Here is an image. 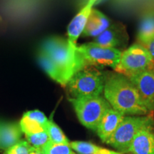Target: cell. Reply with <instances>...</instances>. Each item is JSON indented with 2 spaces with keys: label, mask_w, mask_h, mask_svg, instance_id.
I'll return each instance as SVG.
<instances>
[{
  "label": "cell",
  "mask_w": 154,
  "mask_h": 154,
  "mask_svg": "<svg viewBox=\"0 0 154 154\" xmlns=\"http://www.w3.org/2000/svg\"><path fill=\"white\" fill-rule=\"evenodd\" d=\"M103 95L112 109L124 116H145L149 113L142 103L136 86L124 74L109 72Z\"/></svg>",
  "instance_id": "6da1fadb"
},
{
  "label": "cell",
  "mask_w": 154,
  "mask_h": 154,
  "mask_svg": "<svg viewBox=\"0 0 154 154\" xmlns=\"http://www.w3.org/2000/svg\"><path fill=\"white\" fill-rule=\"evenodd\" d=\"M40 51L45 54L59 69L66 86L75 73L84 67L76 49H73L68 41L61 37L52 36L45 39L42 44Z\"/></svg>",
  "instance_id": "7a4b0ae2"
},
{
  "label": "cell",
  "mask_w": 154,
  "mask_h": 154,
  "mask_svg": "<svg viewBox=\"0 0 154 154\" xmlns=\"http://www.w3.org/2000/svg\"><path fill=\"white\" fill-rule=\"evenodd\" d=\"M109 72L87 66L75 73L67 84L69 93L74 99L101 96L103 93Z\"/></svg>",
  "instance_id": "3957f363"
},
{
  "label": "cell",
  "mask_w": 154,
  "mask_h": 154,
  "mask_svg": "<svg viewBox=\"0 0 154 154\" xmlns=\"http://www.w3.org/2000/svg\"><path fill=\"white\" fill-rule=\"evenodd\" d=\"M153 124L154 118L152 114L126 116L106 143L115 148L121 153H128V148L136 135L142 128Z\"/></svg>",
  "instance_id": "277c9868"
},
{
  "label": "cell",
  "mask_w": 154,
  "mask_h": 154,
  "mask_svg": "<svg viewBox=\"0 0 154 154\" xmlns=\"http://www.w3.org/2000/svg\"><path fill=\"white\" fill-rule=\"evenodd\" d=\"M79 121L88 129L96 131L106 111L111 107L101 96L90 97L69 98Z\"/></svg>",
  "instance_id": "5b68a950"
},
{
  "label": "cell",
  "mask_w": 154,
  "mask_h": 154,
  "mask_svg": "<svg viewBox=\"0 0 154 154\" xmlns=\"http://www.w3.org/2000/svg\"><path fill=\"white\" fill-rule=\"evenodd\" d=\"M152 68H154V62L148 50L136 43L122 51L114 71L129 76Z\"/></svg>",
  "instance_id": "8992f818"
},
{
  "label": "cell",
  "mask_w": 154,
  "mask_h": 154,
  "mask_svg": "<svg viewBox=\"0 0 154 154\" xmlns=\"http://www.w3.org/2000/svg\"><path fill=\"white\" fill-rule=\"evenodd\" d=\"M84 66H92L101 68L109 66L115 69L119 63L122 51L110 47H105L95 43L84 44L77 47Z\"/></svg>",
  "instance_id": "52a82bcc"
},
{
  "label": "cell",
  "mask_w": 154,
  "mask_h": 154,
  "mask_svg": "<svg viewBox=\"0 0 154 154\" xmlns=\"http://www.w3.org/2000/svg\"><path fill=\"white\" fill-rule=\"evenodd\" d=\"M137 89L142 103L149 112L154 111V68L129 76Z\"/></svg>",
  "instance_id": "ba28073f"
},
{
  "label": "cell",
  "mask_w": 154,
  "mask_h": 154,
  "mask_svg": "<svg viewBox=\"0 0 154 154\" xmlns=\"http://www.w3.org/2000/svg\"><path fill=\"white\" fill-rule=\"evenodd\" d=\"M128 42V35L126 26L121 24L110 25L103 33L96 36L94 42L105 47H110L121 51L126 48Z\"/></svg>",
  "instance_id": "9c48e42d"
},
{
  "label": "cell",
  "mask_w": 154,
  "mask_h": 154,
  "mask_svg": "<svg viewBox=\"0 0 154 154\" xmlns=\"http://www.w3.org/2000/svg\"><path fill=\"white\" fill-rule=\"evenodd\" d=\"M97 0H88L87 4L81 9L79 12L75 16L69 23L67 29L69 44L73 49L77 48V40L82 35L85 28L88 17L91 14L93 7Z\"/></svg>",
  "instance_id": "30bf717a"
},
{
  "label": "cell",
  "mask_w": 154,
  "mask_h": 154,
  "mask_svg": "<svg viewBox=\"0 0 154 154\" xmlns=\"http://www.w3.org/2000/svg\"><path fill=\"white\" fill-rule=\"evenodd\" d=\"M132 154H154V124L142 128L128 148Z\"/></svg>",
  "instance_id": "8fae6325"
},
{
  "label": "cell",
  "mask_w": 154,
  "mask_h": 154,
  "mask_svg": "<svg viewBox=\"0 0 154 154\" xmlns=\"http://www.w3.org/2000/svg\"><path fill=\"white\" fill-rule=\"evenodd\" d=\"M124 116H126L114 110L111 107L106 111L96 129L98 136L103 143H106L107 140L110 138Z\"/></svg>",
  "instance_id": "7c38bea8"
},
{
  "label": "cell",
  "mask_w": 154,
  "mask_h": 154,
  "mask_svg": "<svg viewBox=\"0 0 154 154\" xmlns=\"http://www.w3.org/2000/svg\"><path fill=\"white\" fill-rule=\"evenodd\" d=\"M22 133L19 123L0 121V149L7 151L18 143Z\"/></svg>",
  "instance_id": "4fadbf2b"
},
{
  "label": "cell",
  "mask_w": 154,
  "mask_h": 154,
  "mask_svg": "<svg viewBox=\"0 0 154 154\" xmlns=\"http://www.w3.org/2000/svg\"><path fill=\"white\" fill-rule=\"evenodd\" d=\"M110 26V20L103 13L92 9L88 17L86 26L82 35L88 37H96Z\"/></svg>",
  "instance_id": "5bb4252c"
},
{
  "label": "cell",
  "mask_w": 154,
  "mask_h": 154,
  "mask_svg": "<svg viewBox=\"0 0 154 154\" xmlns=\"http://www.w3.org/2000/svg\"><path fill=\"white\" fill-rule=\"evenodd\" d=\"M38 62L42 68L43 69V70L47 73L48 76L51 79H53L54 82H57L62 86H66L62 74L59 70V69L53 63V61L41 51H39V53L38 54Z\"/></svg>",
  "instance_id": "9a60e30c"
},
{
  "label": "cell",
  "mask_w": 154,
  "mask_h": 154,
  "mask_svg": "<svg viewBox=\"0 0 154 154\" xmlns=\"http://www.w3.org/2000/svg\"><path fill=\"white\" fill-rule=\"evenodd\" d=\"M45 131L49 136L50 141L57 144H69V140L60 127L52 120H49Z\"/></svg>",
  "instance_id": "2e32d148"
},
{
  "label": "cell",
  "mask_w": 154,
  "mask_h": 154,
  "mask_svg": "<svg viewBox=\"0 0 154 154\" xmlns=\"http://www.w3.org/2000/svg\"><path fill=\"white\" fill-rule=\"evenodd\" d=\"M154 35V14H148L140 21L138 27V38Z\"/></svg>",
  "instance_id": "e0dca14e"
},
{
  "label": "cell",
  "mask_w": 154,
  "mask_h": 154,
  "mask_svg": "<svg viewBox=\"0 0 154 154\" xmlns=\"http://www.w3.org/2000/svg\"><path fill=\"white\" fill-rule=\"evenodd\" d=\"M19 125H20L21 129L25 134V136L45 131L44 128L39 123L33 120V119L24 116H23L22 119H21Z\"/></svg>",
  "instance_id": "ac0fdd59"
},
{
  "label": "cell",
  "mask_w": 154,
  "mask_h": 154,
  "mask_svg": "<svg viewBox=\"0 0 154 154\" xmlns=\"http://www.w3.org/2000/svg\"><path fill=\"white\" fill-rule=\"evenodd\" d=\"M71 149L79 154H93L97 153L101 147L96 146L91 142L72 141L69 143Z\"/></svg>",
  "instance_id": "d6986e66"
},
{
  "label": "cell",
  "mask_w": 154,
  "mask_h": 154,
  "mask_svg": "<svg viewBox=\"0 0 154 154\" xmlns=\"http://www.w3.org/2000/svg\"><path fill=\"white\" fill-rule=\"evenodd\" d=\"M26 141L32 147L42 149L50 141L49 136L46 131L37 133L32 135H26Z\"/></svg>",
  "instance_id": "ffe728a7"
},
{
  "label": "cell",
  "mask_w": 154,
  "mask_h": 154,
  "mask_svg": "<svg viewBox=\"0 0 154 154\" xmlns=\"http://www.w3.org/2000/svg\"><path fill=\"white\" fill-rule=\"evenodd\" d=\"M44 154H74L69 144H57L49 141L42 149Z\"/></svg>",
  "instance_id": "44dd1931"
},
{
  "label": "cell",
  "mask_w": 154,
  "mask_h": 154,
  "mask_svg": "<svg viewBox=\"0 0 154 154\" xmlns=\"http://www.w3.org/2000/svg\"><path fill=\"white\" fill-rule=\"evenodd\" d=\"M32 149L33 147L26 140H20L18 143L7 150L5 154H30Z\"/></svg>",
  "instance_id": "7402d4cb"
},
{
  "label": "cell",
  "mask_w": 154,
  "mask_h": 154,
  "mask_svg": "<svg viewBox=\"0 0 154 154\" xmlns=\"http://www.w3.org/2000/svg\"><path fill=\"white\" fill-rule=\"evenodd\" d=\"M23 116L37 121L38 123H39V124L44 127V129L46 130V127H47V125L48 124V122H49V119H48L47 118V116L44 114L43 112H42V111L38 110H32L26 111V112H25L24 113Z\"/></svg>",
  "instance_id": "603a6c76"
},
{
  "label": "cell",
  "mask_w": 154,
  "mask_h": 154,
  "mask_svg": "<svg viewBox=\"0 0 154 154\" xmlns=\"http://www.w3.org/2000/svg\"><path fill=\"white\" fill-rule=\"evenodd\" d=\"M138 42L148 50L154 62V35L149 37L138 38Z\"/></svg>",
  "instance_id": "cb8c5ba5"
},
{
  "label": "cell",
  "mask_w": 154,
  "mask_h": 154,
  "mask_svg": "<svg viewBox=\"0 0 154 154\" xmlns=\"http://www.w3.org/2000/svg\"><path fill=\"white\" fill-rule=\"evenodd\" d=\"M96 153L97 154H124L119 151H112V150L103 149V148H101L99 151H98Z\"/></svg>",
  "instance_id": "d4e9b609"
},
{
  "label": "cell",
  "mask_w": 154,
  "mask_h": 154,
  "mask_svg": "<svg viewBox=\"0 0 154 154\" xmlns=\"http://www.w3.org/2000/svg\"><path fill=\"white\" fill-rule=\"evenodd\" d=\"M30 154H44V153L42 149H36V148L33 147V149H32Z\"/></svg>",
  "instance_id": "484cf974"
},
{
  "label": "cell",
  "mask_w": 154,
  "mask_h": 154,
  "mask_svg": "<svg viewBox=\"0 0 154 154\" xmlns=\"http://www.w3.org/2000/svg\"><path fill=\"white\" fill-rule=\"evenodd\" d=\"M93 154H97V153H93Z\"/></svg>",
  "instance_id": "4316f807"
}]
</instances>
